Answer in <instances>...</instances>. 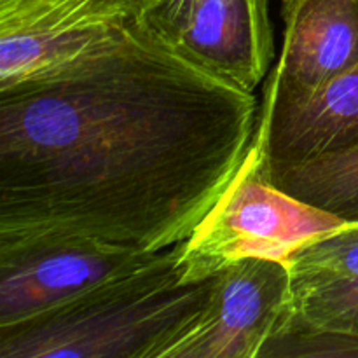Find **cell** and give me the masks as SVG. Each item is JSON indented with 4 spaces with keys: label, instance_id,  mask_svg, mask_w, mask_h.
I'll return each mask as SVG.
<instances>
[{
    "label": "cell",
    "instance_id": "obj_13",
    "mask_svg": "<svg viewBox=\"0 0 358 358\" xmlns=\"http://www.w3.org/2000/svg\"><path fill=\"white\" fill-rule=\"evenodd\" d=\"M196 0H164L157 10V20L170 34L177 31L187 20Z\"/></svg>",
    "mask_w": 358,
    "mask_h": 358
},
{
    "label": "cell",
    "instance_id": "obj_10",
    "mask_svg": "<svg viewBox=\"0 0 358 358\" xmlns=\"http://www.w3.org/2000/svg\"><path fill=\"white\" fill-rule=\"evenodd\" d=\"M269 177L289 194L334 213L358 220V143L294 163H271Z\"/></svg>",
    "mask_w": 358,
    "mask_h": 358
},
{
    "label": "cell",
    "instance_id": "obj_5",
    "mask_svg": "<svg viewBox=\"0 0 358 358\" xmlns=\"http://www.w3.org/2000/svg\"><path fill=\"white\" fill-rule=\"evenodd\" d=\"M161 254L84 236L0 245V331L55 313Z\"/></svg>",
    "mask_w": 358,
    "mask_h": 358
},
{
    "label": "cell",
    "instance_id": "obj_1",
    "mask_svg": "<svg viewBox=\"0 0 358 358\" xmlns=\"http://www.w3.org/2000/svg\"><path fill=\"white\" fill-rule=\"evenodd\" d=\"M255 93L199 62L157 13L119 48L0 91V245L187 240L240 170Z\"/></svg>",
    "mask_w": 358,
    "mask_h": 358
},
{
    "label": "cell",
    "instance_id": "obj_6",
    "mask_svg": "<svg viewBox=\"0 0 358 358\" xmlns=\"http://www.w3.org/2000/svg\"><path fill=\"white\" fill-rule=\"evenodd\" d=\"M296 292L287 262L243 259L213 276L208 303L163 358H255L290 329Z\"/></svg>",
    "mask_w": 358,
    "mask_h": 358
},
{
    "label": "cell",
    "instance_id": "obj_4",
    "mask_svg": "<svg viewBox=\"0 0 358 358\" xmlns=\"http://www.w3.org/2000/svg\"><path fill=\"white\" fill-rule=\"evenodd\" d=\"M164 0H0V91L45 83L103 56Z\"/></svg>",
    "mask_w": 358,
    "mask_h": 358
},
{
    "label": "cell",
    "instance_id": "obj_2",
    "mask_svg": "<svg viewBox=\"0 0 358 358\" xmlns=\"http://www.w3.org/2000/svg\"><path fill=\"white\" fill-rule=\"evenodd\" d=\"M180 243L62 310L0 331V358H163L208 303L213 276L182 283Z\"/></svg>",
    "mask_w": 358,
    "mask_h": 358
},
{
    "label": "cell",
    "instance_id": "obj_12",
    "mask_svg": "<svg viewBox=\"0 0 358 358\" xmlns=\"http://www.w3.org/2000/svg\"><path fill=\"white\" fill-rule=\"evenodd\" d=\"M294 282L358 275V220L289 259Z\"/></svg>",
    "mask_w": 358,
    "mask_h": 358
},
{
    "label": "cell",
    "instance_id": "obj_9",
    "mask_svg": "<svg viewBox=\"0 0 358 358\" xmlns=\"http://www.w3.org/2000/svg\"><path fill=\"white\" fill-rule=\"evenodd\" d=\"M171 35L199 62L252 93L275 52L269 0H196Z\"/></svg>",
    "mask_w": 358,
    "mask_h": 358
},
{
    "label": "cell",
    "instance_id": "obj_3",
    "mask_svg": "<svg viewBox=\"0 0 358 358\" xmlns=\"http://www.w3.org/2000/svg\"><path fill=\"white\" fill-rule=\"evenodd\" d=\"M350 220L280 189L255 131L254 142L222 198L180 243L182 283L208 280L243 259H289L315 241L339 233Z\"/></svg>",
    "mask_w": 358,
    "mask_h": 358
},
{
    "label": "cell",
    "instance_id": "obj_8",
    "mask_svg": "<svg viewBox=\"0 0 358 358\" xmlns=\"http://www.w3.org/2000/svg\"><path fill=\"white\" fill-rule=\"evenodd\" d=\"M257 136L271 163H294L358 143V66L304 96L264 90Z\"/></svg>",
    "mask_w": 358,
    "mask_h": 358
},
{
    "label": "cell",
    "instance_id": "obj_11",
    "mask_svg": "<svg viewBox=\"0 0 358 358\" xmlns=\"http://www.w3.org/2000/svg\"><path fill=\"white\" fill-rule=\"evenodd\" d=\"M294 292L290 329L358 343V275L294 282Z\"/></svg>",
    "mask_w": 358,
    "mask_h": 358
},
{
    "label": "cell",
    "instance_id": "obj_7",
    "mask_svg": "<svg viewBox=\"0 0 358 358\" xmlns=\"http://www.w3.org/2000/svg\"><path fill=\"white\" fill-rule=\"evenodd\" d=\"M280 62L264 90L304 96L358 66V0H283Z\"/></svg>",
    "mask_w": 358,
    "mask_h": 358
}]
</instances>
